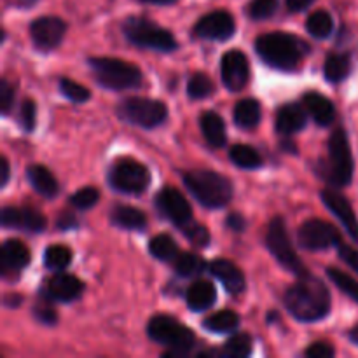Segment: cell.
I'll return each mask as SVG.
<instances>
[{
    "mask_svg": "<svg viewBox=\"0 0 358 358\" xmlns=\"http://www.w3.org/2000/svg\"><path fill=\"white\" fill-rule=\"evenodd\" d=\"M156 206L164 219L180 229H187L192 222V208L180 191L175 187H164L157 192Z\"/></svg>",
    "mask_w": 358,
    "mask_h": 358,
    "instance_id": "obj_12",
    "label": "cell"
},
{
    "mask_svg": "<svg viewBox=\"0 0 358 358\" xmlns=\"http://www.w3.org/2000/svg\"><path fill=\"white\" fill-rule=\"evenodd\" d=\"M108 184L114 191L122 192V194H142L150 184V171L138 161L126 157V159H119L110 168Z\"/></svg>",
    "mask_w": 358,
    "mask_h": 358,
    "instance_id": "obj_9",
    "label": "cell"
},
{
    "mask_svg": "<svg viewBox=\"0 0 358 358\" xmlns=\"http://www.w3.org/2000/svg\"><path fill=\"white\" fill-rule=\"evenodd\" d=\"M285 308L296 320L318 322L331 313V292L313 275L297 276V282L285 292Z\"/></svg>",
    "mask_w": 358,
    "mask_h": 358,
    "instance_id": "obj_1",
    "label": "cell"
},
{
    "mask_svg": "<svg viewBox=\"0 0 358 358\" xmlns=\"http://www.w3.org/2000/svg\"><path fill=\"white\" fill-rule=\"evenodd\" d=\"M147 334L154 343L170 350L166 357H185L196 343L191 329L182 325L170 315H157L150 318L147 325Z\"/></svg>",
    "mask_w": 358,
    "mask_h": 358,
    "instance_id": "obj_5",
    "label": "cell"
},
{
    "mask_svg": "<svg viewBox=\"0 0 358 358\" xmlns=\"http://www.w3.org/2000/svg\"><path fill=\"white\" fill-rule=\"evenodd\" d=\"M226 226L229 227V229L236 231V233H241V231H245V227H247V222H245L243 217L238 215V213H231V215H227Z\"/></svg>",
    "mask_w": 358,
    "mask_h": 358,
    "instance_id": "obj_47",
    "label": "cell"
},
{
    "mask_svg": "<svg viewBox=\"0 0 358 358\" xmlns=\"http://www.w3.org/2000/svg\"><path fill=\"white\" fill-rule=\"evenodd\" d=\"M149 252L157 259V261L163 262H173L178 257V247L175 243V240L168 234H157L150 240L149 243Z\"/></svg>",
    "mask_w": 358,
    "mask_h": 358,
    "instance_id": "obj_29",
    "label": "cell"
},
{
    "mask_svg": "<svg viewBox=\"0 0 358 358\" xmlns=\"http://www.w3.org/2000/svg\"><path fill=\"white\" fill-rule=\"evenodd\" d=\"M59 91L63 93V96L69 98L73 103H84L91 98L90 91L83 86V84L76 83L72 79H62L59 80Z\"/></svg>",
    "mask_w": 358,
    "mask_h": 358,
    "instance_id": "obj_38",
    "label": "cell"
},
{
    "mask_svg": "<svg viewBox=\"0 0 358 358\" xmlns=\"http://www.w3.org/2000/svg\"><path fill=\"white\" fill-rule=\"evenodd\" d=\"M100 199V192L94 187H83L70 196V205L79 210H90Z\"/></svg>",
    "mask_w": 358,
    "mask_h": 358,
    "instance_id": "obj_40",
    "label": "cell"
},
{
    "mask_svg": "<svg viewBox=\"0 0 358 358\" xmlns=\"http://www.w3.org/2000/svg\"><path fill=\"white\" fill-rule=\"evenodd\" d=\"M3 304H6V306H9V308L20 306L21 297L20 296H6V297H3Z\"/></svg>",
    "mask_w": 358,
    "mask_h": 358,
    "instance_id": "obj_52",
    "label": "cell"
},
{
    "mask_svg": "<svg viewBox=\"0 0 358 358\" xmlns=\"http://www.w3.org/2000/svg\"><path fill=\"white\" fill-rule=\"evenodd\" d=\"M338 252H339V257H341V261H345L346 264L353 269V271L358 273V252L355 250V248L341 243L338 247Z\"/></svg>",
    "mask_w": 358,
    "mask_h": 358,
    "instance_id": "obj_46",
    "label": "cell"
},
{
    "mask_svg": "<svg viewBox=\"0 0 358 358\" xmlns=\"http://www.w3.org/2000/svg\"><path fill=\"white\" fill-rule=\"evenodd\" d=\"M0 222L3 227L10 229H21L27 233H42L48 227L44 213L37 212L35 208H14V206H3L0 213Z\"/></svg>",
    "mask_w": 358,
    "mask_h": 358,
    "instance_id": "obj_16",
    "label": "cell"
},
{
    "mask_svg": "<svg viewBox=\"0 0 358 358\" xmlns=\"http://www.w3.org/2000/svg\"><path fill=\"white\" fill-rule=\"evenodd\" d=\"M234 124L241 129H254L261 122V103L254 98H245L234 105Z\"/></svg>",
    "mask_w": 358,
    "mask_h": 358,
    "instance_id": "obj_27",
    "label": "cell"
},
{
    "mask_svg": "<svg viewBox=\"0 0 358 358\" xmlns=\"http://www.w3.org/2000/svg\"><path fill=\"white\" fill-rule=\"evenodd\" d=\"M184 185L192 198L210 210L224 208L233 199V184L227 177L212 170H192L184 173Z\"/></svg>",
    "mask_w": 358,
    "mask_h": 358,
    "instance_id": "obj_3",
    "label": "cell"
},
{
    "mask_svg": "<svg viewBox=\"0 0 358 358\" xmlns=\"http://www.w3.org/2000/svg\"><path fill=\"white\" fill-rule=\"evenodd\" d=\"M27 178L31 184V187L42 196V198L52 199L58 194V182L52 177L51 171L42 164H30L27 168Z\"/></svg>",
    "mask_w": 358,
    "mask_h": 358,
    "instance_id": "obj_24",
    "label": "cell"
},
{
    "mask_svg": "<svg viewBox=\"0 0 358 358\" xmlns=\"http://www.w3.org/2000/svg\"><path fill=\"white\" fill-rule=\"evenodd\" d=\"M350 339H352V341L358 346V325L355 329H352V332H350Z\"/></svg>",
    "mask_w": 358,
    "mask_h": 358,
    "instance_id": "obj_54",
    "label": "cell"
},
{
    "mask_svg": "<svg viewBox=\"0 0 358 358\" xmlns=\"http://www.w3.org/2000/svg\"><path fill=\"white\" fill-rule=\"evenodd\" d=\"M255 51L266 65L289 72L299 65L310 45L287 31H271L255 41Z\"/></svg>",
    "mask_w": 358,
    "mask_h": 358,
    "instance_id": "obj_2",
    "label": "cell"
},
{
    "mask_svg": "<svg viewBox=\"0 0 358 358\" xmlns=\"http://www.w3.org/2000/svg\"><path fill=\"white\" fill-rule=\"evenodd\" d=\"M278 9V0H252L247 7V14L252 20H268Z\"/></svg>",
    "mask_w": 358,
    "mask_h": 358,
    "instance_id": "obj_39",
    "label": "cell"
},
{
    "mask_svg": "<svg viewBox=\"0 0 358 358\" xmlns=\"http://www.w3.org/2000/svg\"><path fill=\"white\" fill-rule=\"evenodd\" d=\"M2 275L7 276L9 273L16 275L23 268L30 264V252L21 243L20 240H7L2 245Z\"/></svg>",
    "mask_w": 358,
    "mask_h": 358,
    "instance_id": "obj_20",
    "label": "cell"
},
{
    "mask_svg": "<svg viewBox=\"0 0 358 358\" xmlns=\"http://www.w3.org/2000/svg\"><path fill=\"white\" fill-rule=\"evenodd\" d=\"M308 358H331L336 355V350L327 343H313L310 348L304 352Z\"/></svg>",
    "mask_w": 358,
    "mask_h": 358,
    "instance_id": "obj_44",
    "label": "cell"
},
{
    "mask_svg": "<svg viewBox=\"0 0 358 358\" xmlns=\"http://www.w3.org/2000/svg\"><path fill=\"white\" fill-rule=\"evenodd\" d=\"M320 198L322 201H324V205L329 208V212H331L336 219H339V222L343 224L346 233L352 236V240L358 243V219L355 210L350 205L348 199H346L339 191H334V189L322 191Z\"/></svg>",
    "mask_w": 358,
    "mask_h": 358,
    "instance_id": "obj_17",
    "label": "cell"
},
{
    "mask_svg": "<svg viewBox=\"0 0 358 358\" xmlns=\"http://www.w3.org/2000/svg\"><path fill=\"white\" fill-rule=\"evenodd\" d=\"M306 30L315 38H327L334 30V21L327 10H317L306 20Z\"/></svg>",
    "mask_w": 358,
    "mask_h": 358,
    "instance_id": "obj_33",
    "label": "cell"
},
{
    "mask_svg": "<svg viewBox=\"0 0 358 358\" xmlns=\"http://www.w3.org/2000/svg\"><path fill=\"white\" fill-rule=\"evenodd\" d=\"M352 70V59L348 55H331L325 62V79L329 83H341Z\"/></svg>",
    "mask_w": 358,
    "mask_h": 358,
    "instance_id": "obj_32",
    "label": "cell"
},
{
    "mask_svg": "<svg viewBox=\"0 0 358 358\" xmlns=\"http://www.w3.org/2000/svg\"><path fill=\"white\" fill-rule=\"evenodd\" d=\"M0 166H2V182H0V185L2 187H6L7 182H9V177H10V168H9V161L6 159V157H2V161H0Z\"/></svg>",
    "mask_w": 358,
    "mask_h": 358,
    "instance_id": "obj_51",
    "label": "cell"
},
{
    "mask_svg": "<svg viewBox=\"0 0 358 358\" xmlns=\"http://www.w3.org/2000/svg\"><path fill=\"white\" fill-rule=\"evenodd\" d=\"M14 105V90L6 79L0 80V112L7 115Z\"/></svg>",
    "mask_w": 358,
    "mask_h": 358,
    "instance_id": "obj_43",
    "label": "cell"
},
{
    "mask_svg": "<svg viewBox=\"0 0 358 358\" xmlns=\"http://www.w3.org/2000/svg\"><path fill=\"white\" fill-rule=\"evenodd\" d=\"M119 115L126 122L150 129L166 121L168 108L163 101L152 98H126L119 103Z\"/></svg>",
    "mask_w": 358,
    "mask_h": 358,
    "instance_id": "obj_10",
    "label": "cell"
},
{
    "mask_svg": "<svg viewBox=\"0 0 358 358\" xmlns=\"http://www.w3.org/2000/svg\"><path fill=\"white\" fill-rule=\"evenodd\" d=\"M94 80L105 90L126 91L135 90L142 84V72L133 63L117 58H90L87 59Z\"/></svg>",
    "mask_w": 358,
    "mask_h": 358,
    "instance_id": "obj_4",
    "label": "cell"
},
{
    "mask_svg": "<svg viewBox=\"0 0 358 358\" xmlns=\"http://www.w3.org/2000/svg\"><path fill=\"white\" fill-rule=\"evenodd\" d=\"M304 108L308 110V114L313 117V121L318 126H329L332 124L336 117V107L327 96L317 93V91H310V93L304 94L303 98Z\"/></svg>",
    "mask_w": 358,
    "mask_h": 358,
    "instance_id": "obj_22",
    "label": "cell"
},
{
    "mask_svg": "<svg viewBox=\"0 0 358 358\" xmlns=\"http://www.w3.org/2000/svg\"><path fill=\"white\" fill-rule=\"evenodd\" d=\"M217 299V290L208 280H198L192 283L185 294V301L191 311L201 313V311L210 310Z\"/></svg>",
    "mask_w": 358,
    "mask_h": 358,
    "instance_id": "obj_23",
    "label": "cell"
},
{
    "mask_svg": "<svg viewBox=\"0 0 358 358\" xmlns=\"http://www.w3.org/2000/svg\"><path fill=\"white\" fill-rule=\"evenodd\" d=\"M327 276L345 296H348L350 299L358 304V282L355 278H352V276L346 275L338 268H327Z\"/></svg>",
    "mask_w": 358,
    "mask_h": 358,
    "instance_id": "obj_35",
    "label": "cell"
},
{
    "mask_svg": "<svg viewBox=\"0 0 358 358\" xmlns=\"http://www.w3.org/2000/svg\"><path fill=\"white\" fill-rule=\"evenodd\" d=\"M210 273L224 285L229 294H241L245 290V276L236 266L227 259H215L208 266Z\"/></svg>",
    "mask_w": 358,
    "mask_h": 358,
    "instance_id": "obj_19",
    "label": "cell"
},
{
    "mask_svg": "<svg viewBox=\"0 0 358 358\" xmlns=\"http://www.w3.org/2000/svg\"><path fill=\"white\" fill-rule=\"evenodd\" d=\"M34 315L38 322H42L44 325H55L58 322V315L52 308H49L48 304H38L34 308Z\"/></svg>",
    "mask_w": 358,
    "mask_h": 358,
    "instance_id": "obj_45",
    "label": "cell"
},
{
    "mask_svg": "<svg viewBox=\"0 0 358 358\" xmlns=\"http://www.w3.org/2000/svg\"><path fill=\"white\" fill-rule=\"evenodd\" d=\"M45 299L56 301V303H72L79 299L84 292V283L77 276L66 275V273H58L52 275L44 285Z\"/></svg>",
    "mask_w": 358,
    "mask_h": 358,
    "instance_id": "obj_18",
    "label": "cell"
},
{
    "mask_svg": "<svg viewBox=\"0 0 358 358\" xmlns=\"http://www.w3.org/2000/svg\"><path fill=\"white\" fill-rule=\"evenodd\" d=\"M236 31L234 17L227 10H213L196 23L194 35L206 41H227Z\"/></svg>",
    "mask_w": 358,
    "mask_h": 358,
    "instance_id": "obj_15",
    "label": "cell"
},
{
    "mask_svg": "<svg viewBox=\"0 0 358 358\" xmlns=\"http://www.w3.org/2000/svg\"><path fill=\"white\" fill-rule=\"evenodd\" d=\"M66 34V23L62 17L42 16L31 21L30 37L38 51H51L62 44Z\"/></svg>",
    "mask_w": 358,
    "mask_h": 358,
    "instance_id": "obj_13",
    "label": "cell"
},
{
    "mask_svg": "<svg viewBox=\"0 0 358 358\" xmlns=\"http://www.w3.org/2000/svg\"><path fill=\"white\" fill-rule=\"evenodd\" d=\"M297 243H299V247L306 248V250L320 252L329 250L332 247H339L343 241L339 231L331 222L311 219L304 222L297 231Z\"/></svg>",
    "mask_w": 358,
    "mask_h": 358,
    "instance_id": "obj_11",
    "label": "cell"
},
{
    "mask_svg": "<svg viewBox=\"0 0 358 358\" xmlns=\"http://www.w3.org/2000/svg\"><path fill=\"white\" fill-rule=\"evenodd\" d=\"M110 222L126 231H142L147 227V217L133 206L117 205L112 210Z\"/></svg>",
    "mask_w": 358,
    "mask_h": 358,
    "instance_id": "obj_26",
    "label": "cell"
},
{
    "mask_svg": "<svg viewBox=\"0 0 358 358\" xmlns=\"http://www.w3.org/2000/svg\"><path fill=\"white\" fill-rule=\"evenodd\" d=\"M229 157L238 168H243V170H255V168L262 166V157L254 147L250 145H234L231 147Z\"/></svg>",
    "mask_w": 358,
    "mask_h": 358,
    "instance_id": "obj_31",
    "label": "cell"
},
{
    "mask_svg": "<svg viewBox=\"0 0 358 358\" xmlns=\"http://www.w3.org/2000/svg\"><path fill=\"white\" fill-rule=\"evenodd\" d=\"M220 76L229 91H241L250 79V65L245 52L231 49L220 59Z\"/></svg>",
    "mask_w": 358,
    "mask_h": 358,
    "instance_id": "obj_14",
    "label": "cell"
},
{
    "mask_svg": "<svg viewBox=\"0 0 358 358\" xmlns=\"http://www.w3.org/2000/svg\"><path fill=\"white\" fill-rule=\"evenodd\" d=\"M72 262V252L65 245H51L44 252V264L51 271H62Z\"/></svg>",
    "mask_w": 358,
    "mask_h": 358,
    "instance_id": "obj_34",
    "label": "cell"
},
{
    "mask_svg": "<svg viewBox=\"0 0 358 358\" xmlns=\"http://www.w3.org/2000/svg\"><path fill=\"white\" fill-rule=\"evenodd\" d=\"M324 175L336 187H346L353 178V156L348 136L343 128L336 129L329 140V157Z\"/></svg>",
    "mask_w": 358,
    "mask_h": 358,
    "instance_id": "obj_7",
    "label": "cell"
},
{
    "mask_svg": "<svg viewBox=\"0 0 358 358\" xmlns=\"http://www.w3.org/2000/svg\"><path fill=\"white\" fill-rule=\"evenodd\" d=\"M35 119H37V105L31 98H24L20 107V124L27 133L34 131Z\"/></svg>",
    "mask_w": 358,
    "mask_h": 358,
    "instance_id": "obj_41",
    "label": "cell"
},
{
    "mask_svg": "<svg viewBox=\"0 0 358 358\" xmlns=\"http://www.w3.org/2000/svg\"><path fill=\"white\" fill-rule=\"evenodd\" d=\"M215 86H213L212 79H210L206 73L196 72L192 73L191 79L187 83V93L192 100H203V98H208L210 94H213Z\"/></svg>",
    "mask_w": 358,
    "mask_h": 358,
    "instance_id": "obj_36",
    "label": "cell"
},
{
    "mask_svg": "<svg viewBox=\"0 0 358 358\" xmlns=\"http://www.w3.org/2000/svg\"><path fill=\"white\" fill-rule=\"evenodd\" d=\"M306 122V112L297 103H287L283 107H280V110L276 112L275 126L280 135H294V133L304 129Z\"/></svg>",
    "mask_w": 358,
    "mask_h": 358,
    "instance_id": "obj_21",
    "label": "cell"
},
{
    "mask_svg": "<svg viewBox=\"0 0 358 358\" xmlns=\"http://www.w3.org/2000/svg\"><path fill=\"white\" fill-rule=\"evenodd\" d=\"M240 315L231 310H224L206 318L203 322V327L210 332H215V334H227V332L236 331L240 327Z\"/></svg>",
    "mask_w": 358,
    "mask_h": 358,
    "instance_id": "obj_28",
    "label": "cell"
},
{
    "mask_svg": "<svg viewBox=\"0 0 358 358\" xmlns=\"http://www.w3.org/2000/svg\"><path fill=\"white\" fill-rule=\"evenodd\" d=\"M266 247L271 252L273 257L276 259V262L282 268H285L287 271L292 273V275L304 276L310 273L304 268L301 259L297 257L296 250H294L292 243H290L289 233H287L285 222H283L282 217H275L269 222L268 231H266Z\"/></svg>",
    "mask_w": 358,
    "mask_h": 358,
    "instance_id": "obj_8",
    "label": "cell"
},
{
    "mask_svg": "<svg viewBox=\"0 0 358 358\" xmlns=\"http://www.w3.org/2000/svg\"><path fill=\"white\" fill-rule=\"evenodd\" d=\"M173 268L175 273L182 278H192V276L201 275L208 266L198 255L191 254V252H184V254H178V257L173 261Z\"/></svg>",
    "mask_w": 358,
    "mask_h": 358,
    "instance_id": "obj_30",
    "label": "cell"
},
{
    "mask_svg": "<svg viewBox=\"0 0 358 358\" xmlns=\"http://www.w3.org/2000/svg\"><path fill=\"white\" fill-rule=\"evenodd\" d=\"M122 31L126 38L138 48L161 52H171L177 49L173 34L145 17H128L122 24Z\"/></svg>",
    "mask_w": 358,
    "mask_h": 358,
    "instance_id": "obj_6",
    "label": "cell"
},
{
    "mask_svg": "<svg viewBox=\"0 0 358 358\" xmlns=\"http://www.w3.org/2000/svg\"><path fill=\"white\" fill-rule=\"evenodd\" d=\"M142 2L154 3V6H171V3H175L177 0H142Z\"/></svg>",
    "mask_w": 358,
    "mask_h": 358,
    "instance_id": "obj_53",
    "label": "cell"
},
{
    "mask_svg": "<svg viewBox=\"0 0 358 358\" xmlns=\"http://www.w3.org/2000/svg\"><path fill=\"white\" fill-rule=\"evenodd\" d=\"M199 124H201V131L210 145L215 147V149H220V147L226 145V124H224L222 117L217 112H205L201 115V119H199Z\"/></svg>",
    "mask_w": 358,
    "mask_h": 358,
    "instance_id": "obj_25",
    "label": "cell"
},
{
    "mask_svg": "<svg viewBox=\"0 0 358 358\" xmlns=\"http://www.w3.org/2000/svg\"><path fill=\"white\" fill-rule=\"evenodd\" d=\"M313 2L315 0H287V7H289V10H292V13H303V10H306Z\"/></svg>",
    "mask_w": 358,
    "mask_h": 358,
    "instance_id": "obj_48",
    "label": "cell"
},
{
    "mask_svg": "<svg viewBox=\"0 0 358 358\" xmlns=\"http://www.w3.org/2000/svg\"><path fill=\"white\" fill-rule=\"evenodd\" d=\"M37 2L38 0H6L7 6L14 7V9H30Z\"/></svg>",
    "mask_w": 358,
    "mask_h": 358,
    "instance_id": "obj_50",
    "label": "cell"
},
{
    "mask_svg": "<svg viewBox=\"0 0 358 358\" xmlns=\"http://www.w3.org/2000/svg\"><path fill=\"white\" fill-rule=\"evenodd\" d=\"M184 233L185 236L189 238V241L199 248L206 247V245L210 243V240H212V238H210V231L206 229V227L199 226V224H191Z\"/></svg>",
    "mask_w": 358,
    "mask_h": 358,
    "instance_id": "obj_42",
    "label": "cell"
},
{
    "mask_svg": "<svg viewBox=\"0 0 358 358\" xmlns=\"http://www.w3.org/2000/svg\"><path fill=\"white\" fill-rule=\"evenodd\" d=\"M252 352V338L248 334H236L224 345L222 355L224 357H233L241 358L248 357Z\"/></svg>",
    "mask_w": 358,
    "mask_h": 358,
    "instance_id": "obj_37",
    "label": "cell"
},
{
    "mask_svg": "<svg viewBox=\"0 0 358 358\" xmlns=\"http://www.w3.org/2000/svg\"><path fill=\"white\" fill-rule=\"evenodd\" d=\"M58 227L59 229L66 231V229H73V227H77V220L76 217L70 215V213H62L58 219Z\"/></svg>",
    "mask_w": 358,
    "mask_h": 358,
    "instance_id": "obj_49",
    "label": "cell"
}]
</instances>
